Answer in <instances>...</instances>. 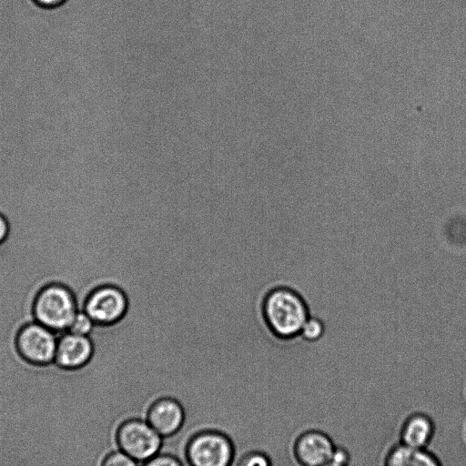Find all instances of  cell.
<instances>
[{
  "label": "cell",
  "mask_w": 466,
  "mask_h": 466,
  "mask_svg": "<svg viewBox=\"0 0 466 466\" xmlns=\"http://www.w3.org/2000/svg\"><path fill=\"white\" fill-rule=\"evenodd\" d=\"M265 320L272 333L282 340H295L310 317L300 292L290 286H279L268 292L263 303Z\"/></svg>",
  "instance_id": "6da1fadb"
},
{
  "label": "cell",
  "mask_w": 466,
  "mask_h": 466,
  "mask_svg": "<svg viewBox=\"0 0 466 466\" xmlns=\"http://www.w3.org/2000/svg\"><path fill=\"white\" fill-rule=\"evenodd\" d=\"M72 289L60 282H49L37 289L31 303L33 320L56 334L66 332L79 309Z\"/></svg>",
  "instance_id": "7a4b0ae2"
},
{
  "label": "cell",
  "mask_w": 466,
  "mask_h": 466,
  "mask_svg": "<svg viewBox=\"0 0 466 466\" xmlns=\"http://www.w3.org/2000/svg\"><path fill=\"white\" fill-rule=\"evenodd\" d=\"M57 339L56 332L32 319L17 329L14 346L24 361L43 367L55 361Z\"/></svg>",
  "instance_id": "3957f363"
},
{
  "label": "cell",
  "mask_w": 466,
  "mask_h": 466,
  "mask_svg": "<svg viewBox=\"0 0 466 466\" xmlns=\"http://www.w3.org/2000/svg\"><path fill=\"white\" fill-rule=\"evenodd\" d=\"M81 309L99 327H106L119 321L127 309V299L118 287L109 284L90 289L85 296Z\"/></svg>",
  "instance_id": "277c9868"
},
{
  "label": "cell",
  "mask_w": 466,
  "mask_h": 466,
  "mask_svg": "<svg viewBox=\"0 0 466 466\" xmlns=\"http://www.w3.org/2000/svg\"><path fill=\"white\" fill-rule=\"evenodd\" d=\"M161 437L147 421L137 419L124 421L116 431L119 449L137 461H146L157 455Z\"/></svg>",
  "instance_id": "5b68a950"
},
{
  "label": "cell",
  "mask_w": 466,
  "mask_h": 466,
  "mask_svg": "<svg viewBox=\"0 0 466 466\" xmlns=\"http://www.w3.org/2000/svg\"><path fill=\"white\" fill-rule=\"evenodd\" d=\"M187 456L192 466H229L233 447L227 436L205 431L192 438L187 445Z\"/></svg>",
  "instance_id": "8992f818"
},
{
  "label": "cell",
  "mask_w": 466,
  "mask_h": 466,
  "mask_svg": "<svg viewBox=\"0 0 466 466\" xmlns=\"http://www.w3.org/2000/svg\"><path fill=\"white\" fill-rule=\"evenodd\" d=\"M95 354V344L90 336L66 331L58 337L55 361L63 370H79L86 366Z\"/></svg>",
  "instance_id": "52a82bcc"
},
{
  "label": "cell",
  "mask_w": 466,
  "mask_h": 466,
  "mask_svg": "<svg viewBox=\"0 0 466 466\" xmlns=\"http://www.w3.org/2000/svg\"><path fill=\"white\" fill-rule=\"evenodd\" d=\"M335 444L328 434L318 430L301 433L294 444V453L302 466H323L331 461Z\"/></svg>",
  "instance_id": "ba28073f"
},
{
  "label": "cell",
  "mask_w": 466,
  "mask_h": 466,
  "mask_svg": "<svg viewBox=\"0 0 466 466\" xmlns=\"http://www.w3.org/2000/svg\"><path fill=\"white\" fill-rule=\"evenodd\" d=\"M147 421L159 435L169 436L182 426L184 410L177 400L160 399L149 408Z\"/></svg>",
  "instance_id": "9c48e42d"
},
{
  "label": "cell",
  "mask_w": 466,
  "mask_h": 466,
  "mask_svg": "<svg viewBox=\"0 0 466 466\" xmlns=\"http://www.w3.org/2000/svg\"><path fill=\"white\" fill-rule=\"evenodd\" d=\"M434 433L431 418L422 412H415L407 418L400 431V443L407 446L426 449Z\"/></svg>",
  "instance_id": "30bf717a"
},
{
  "label": "cell",
  "mask_w": 466,
  "mask_h": 466,
  "mask_svg": "<svg viewBox=\"0 0 466 466\" xmlns=\"http://www.w3.org/2000/svg\"><path fill=\"white\" fill-rule=\"evenodd\" d=\"M386 466H441L439 460L426 449L399 443L386 458Z\"/></svg>",
  "instance_id": "8fae6325"
},
{
  "label": "cell",
  "mask_w": 466,
  "mask_h": 466,
  "mask_svg": "<svg viewBox=\"0 0 466 466\" xmlns=\"http://www.w3.org/2000/svg\"><path fill=\"white\" fill-rule=\"evenodd\" d=\"M96 327V325L88 314L82 309H79L71 320L66 331L81 336H91Z\"/></svg>",
  "instance_id": "7c38bea8"
},
{
  "label": "cell",
  "mask_w": 466,
  "mask_h": 466,
  "mask_svg": "<svg viewBox=\"0 0 466 466\" xmlns=\"http://www.w3.org/2000/svg\"><path fill=\"white\" fill-rule=\"evenodd\" d=\"M324 332L325 326L322 320L310 316L301 329L299 339L307 342H315L321 339Z\"/></svg>",
  "instance_id": "4fadbf2b"
},
{
  "label": "cell",
  "mask_w": 466,
  "mask_h": 466,
  "mask_svg": "<svg viewBox=\"0 0 466 466\" xmlns=\"http://www.w3.org/2000/svg\"><path fill=\"white\" fill-rule=\"evenodd\" d=\"M101 466H137V461L120 450L107 454Z\"/></svg>",
  "instance_id": "5bb4252c"
},
{
  "label": "cell",
  "mask_w": 466,
  "mask_h": 466,
  "mask_svg": "<svg viewBox=\"0 0 466 466\" xmlns=\"http://www.w3.org/2000/svg\"><path fill=\"white\" fill-rule=\"evenodd\" d=\"M240 466H272L269 457L261 452H255L246 456Z\"/></svg>",
  "instance_id": "9a60e30c"
},
{
  "label": "cell",
  "mask_w": 466,
  "mask_h": 466,
  "mask_svg": "<svg viewBox=\"0 0 466 466\" xmlns=\"http://www.w3.org/2000/svg\"><path fill=\"white\" fill-rule=\"evenodd\" d=\"M143 466H182L181 462L170 455H155L146 461Z\"/></svg>",
  "instance_id": "2e32d148"
},
{
  "label": "cell",
  "mask_w": 466,
  "mask_h": 466,
  "mask_svg": "<svg viewBox=\"0 0 466 466\" xmlns=\"http://www.w3.org/2000/svg\"><path fill=\"white\" fill-rule=\"evenodd\" d=\"M330 461L347 466L350 461V453L346 449L335 446Z\"/></svg>",
  "instance_id": "e0dca14e"
},
{
  "label": "cell",
  "mask_w": 466,
  "mask_h": 466,
  "mask_svg": "<svg viewBox=\"0 0 466 466\" xmlns=\"http://www.w3.org/2000/svg\"><path fill=\"white\" fill-rule=\"evenodd\" d=\"M11 232V225L8 218L0 212V246L4 245Z\"/></svg>",
  "instance_id": "ac0fdd59"
},
{
  "label": "cell",
  "mask_w": 466,
  "mask_h": 466,
  "mask_svg": "<svg viewBox=\"0 0 466 466\" xmlns=\"http://www.w3.org/2000/svg\"><path fill=\"white\" fill-rule=\"evenodd\" d=\"M67 0H34V2L41 7L55 8L62 5Z\"/></svg>",
  "instance_id": "d6986e66"
},
{
  "label": "cell",
  "mask_w": 466,
  "mask_h": 466,
  "mask_svg": "<svg viewBox=\"0 0 466 466\" xmlns=\"http://www.w3.org/2000/svg\"><path fill=\"white\" fill-rule=\"evenodd\" d=\"M323 466H346V465H341V464H338V463L329 461V463H327V464H325Z\"/></svg>",
  "instance_id": "ffe728a7"
}]
</instances>
